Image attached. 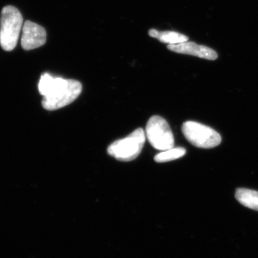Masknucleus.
<instances>
[{
	"instance_id": "nucleus-2",
	"label": "nucleus",
	"mask_w": 258,
	"mask_h": 258,
	"mask_svg": "<svg viewBox=\"0 0 258 258\" xmlns=\"http://www.w3.org/2000/svg\"><path fill=\"white\" fill-rule=\"evenodd\" d=\"M23 25V16L16 8L9 5L3 8L0 19V45L3 50H14Z\"/></svg>"
},
{
	"instance_id": "nucleus-3",
	"label": "nucleus",
	"mask_w": 258,
	"mask_h": 258,
	"mask_svg": "<svg viewBox=\"0 0 258 258\" xmlns=\"http://www.w3.org/2000/svg\"><path fill=\"white\" fill-rule=\"evenodd\" d=\"M145 141L146 134L143 129H136L128 137L111 144L108 148V154L118 161L134 160L142 152Z\"/></svg>"
},
{
	"instance_id": "nucleus-6",
	"label": "nucleus",
	"mask_w": 258,
	"mask_h": 258,
	"mask_svg": "<svg viewBox=\"0 0 258 258\" xmlns=\"http://www.w3.org/2000/svg\"><path fill=\"white\" fill-rule=\"evenodd\" d=\"M47 40V34L45 28L31 21H26L23 25L21 45L25 50L33 49L45 45Z\"/></svg>"
},
{
	"instance_id": "nucleus-1",
	"label": "nucleus",
	"mask_w": 258,
	"mask_h": 258,
	"mask_svg": "<svg viewBox=\"0 0 258 258\" xmlns=\"http://www.w3.org/2000/svg\"><path fill=\"white\" fill-rule=\"evenodd\" d=\"M82 85L76 80L53 78L42 104L48 111L60 109L73 103L81 95Z\"/></svg>"
},
{
	"instance_id": "nucleus-7",
	"label": "nucleus",
	"mask_w": 258,
	"mask_h": 258,
	"mask_svg": "<svg viewBox=\"0 0 258 258\" xmlns=\"http://www.w3.org/2000/svg\"><path fill=\"white\" fill-rule=\"evenodd\" d=\"M167 48L176 53L196 56L209 60H215L218 57L215 50L205 45H198L193 42L187 41L175 45H169Z\"/></svg>"
},
{
	"instance_id": "nucleus-4",
	"label": "nucleus",
	"mask_w": 258,
	"mask_h": 258,
	"mask_svg": "<svg viewBox=\"0 0 258 258\" xmlns=\"http://www.w3.org/2000/svg\"><path fill=\"white\" fill-rule=\"evenodd\" d=\"M181 130L188 142L196 147L211 149L220 145L222 142L218 132L198 122H185Z\"/></svg>"
},
{
	"instance_id": "nucleus-5",
	"label": "nucleus",
	"mask_w": 258,
	"mask_h": 258,
	"mask_svg": "<svg viewBox=\"0 0 258 258\" xmlns=\"http://www.w3.org/2000/svg\"><path fill=\"white\" fill-rule=\"evenodd\" d=\"M146 134L149 143L157 150L165 151L174 147L172 131L162 117L154 115L149 120L146 127Z\"/></svg>"
},
{
	"instance_id": "nucleus-10",
	"label": "nucleus",
	"mask_w": 258,
	"mask_h": 258,
	"mask_svg": "<svg viewBox=\"0 0 258 258\" xmlns=\"http://www.w3.org/2000/svg\"><path fill=\"white\" fill-rule=\"evenodd\" d=\"M186 149L182 147L171 148L168 150L163 151L154 157V160L158 163L167 162L184 157Z\"/></svg>"
},
{
	"instance_id": "nucleus-8",
	"label": "nucleus",
	"mask_w": 258,
	"mask_h": 258,
	"mask_svg": "<svg viewBox=\"0 0 258 258\" xmlns=\"http://www.w3.org/2000/svg\"><path fill=\"white\" fill-rule=\"evenodd\" d=\"M149 35L154 38L157 39L159 41L169 44V45H175V44L187 42L189 40V38L186 35L174 31L160 32L152 29L149 30Z\"/></svg>"
},
{
	"instance_id": "nucleus-9",
	"label": "nucleus",
	"mask_w": 258,
	"mask_h": 258,
	"mask_svg": "<svg viewBox=\"0 0 258 258\" xmlns=\"http://www.w3.org/2000/svg\"><path fill=\"white\" fill-rule=\"evenodd\" d=\"M235 198L241 205L258 211V191L240 188L236 191Z\"/></svg>"
}]
</instances>
